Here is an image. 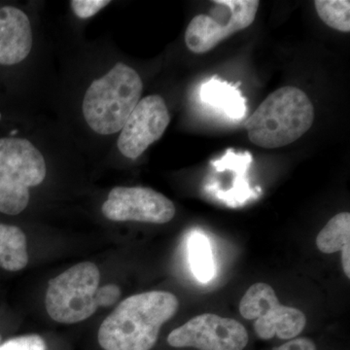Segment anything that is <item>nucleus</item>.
I'll return each mask as SVG.
<instances>
[{"label": "nucleus", "instance_id": "obj_1", "mask_svg": "<svg viewBox=\"0 0 350 350\" xmlns=\"http://www.w3.org/2000/svg\"><path fill=\"white\" fill-rule=\"evenodd\" d=\"M179 301L165 291L133 295L101 323L98 340L105 350H150L161 328L174 317Z\"/></svg>", "mask_w": 350, "mask_h": 350}, {"label": "nucleus", "instance_id": "obj_2", "mask_svg": "<svg viewBox=\"0 0 350 350\" xmlns=\"http://www.w3.org/2000/svg\"><path fill=\"white\" fill-rule=\"evenodd\" d=\"M314 107L305 92L283 87L273 92L246 120L253 144L266 149L293 144L312 128Z\"/></svg>", "mask_w": 350, "mask_h": 350}, {"label": "nucleus", "instance_id": "obj_3", "mask_svg": "<svg viewBox=\"0 0 350 350\" xmlns=\"http://www.w3.org/2000/svg\"><path fill=\"white\" fill-rule=\"evenodd\" d=\"M144 83L139 75L118 63L88 88L83 114L92 130L103 135L122 130L142 98Z\"/></svg>", "mask_w": 350, "mask_h": 350}, {"label": "nucleus", "instance_id": "obj_4", "mask_svg": "<svg viewBox=\"0 0 350 350\" xmlns=\"http://www.w3.org/2000/svg\"><path fill=\"white\" fill-rule=\"evenodd\" d=\"M47 174L41 152L24 138H0V213L17 215L27 208L29 189Z\"/></svg>", "mask_w": 350, "mask_h": 350}, {"label": "nucleus", "instance_id": "obj_5", "mask_svg": "<svg viewBox=\"0 0 350 350\" xmlns=\"http://www.w3.org/2000/svg\"><path fill=\"white\" fill-rule=\"evenodd\" d=\"M100 282L98 266L83 262L52 278L48 284L45 306L48 314L59 323L84 321L98 310L96 293Z\"/></svg>", "mask_w": 350, "mask_h": 350}, {"label": "nucleus", "instance_id": "obj_6", "mask_svg": "<svg viewBox=\"0 0 350 350\" xmlns=\"http://www.w3.org/2000/svg\"><path fill=\"white\" fill-rule=\"evenodd\" d=\"M244 319L255 320L254 330L262 340L273 337L293 340L306 324L305 313L298 308L283 306L271 285L258 282L251 285L239 303Z\"/></svg>", "mask_w": 350, "mask_h": 350}, {"label": "nucleus", "instance_id": "obj_7", "mask_svg": "<svg viewBox=\"0 0 350 350\" xmlns=\"http://www.w3.org/2000/svg\"><path fill=\"white\" fill-rule=\"evenodd\" d=\"M224 5L222 19L199 14L191 20L185 32L186 46L194 54H206L232 34L254 22L258 0H221Z\"/></svg>", "mask_w": 350, "mask_h": 350}, {"label": "nucleus", "instance_id": "obj_8", "mask_svg": "<svg viewBox=\"0 0 350 350\" xmlns=\"http://www.w3.org/2000/svg\"><path fill=\"white\" fill-rule=\"evenodd\" d=\"M167 342L200 350H243L248 344V333L237 320L204 313L174 329Z\"/></svg>", "mask_w": 350, "mask_h": 350}, {"label": "nucleus", "instance_id": "obj_9", "mask_svg": "<svg viewBox=\"0 0 350 350\" xmlns=\"http://www.w3.org/2000/svg\"><path fill=\"white\" fill-rule=\"evenodd\" d=\"M111 221L165 224L175 215L174 202L165 196L147 187H116L108 194L101 207Z\"/></svg>", "mask_w": 350, "mask_h": 350}, {"label": "nucleus", "instance_id": "obj_10", "mask_svg": "<svg viewBox=\"0 0 350 350\" xmlns=\"http://www.w3.org/2000/svg\"><path fill=\"white\" fill-rule=\"evenodd\" d=\"M170 122L169 109L162 96H145L122 128L118 138L120 152L126 158L135 160L163 137Z\"/></svg>", "mask_w": 350, "mask_h": 350}, {"label": "nucleus", "instance_id": "obj_11", "mask_svg": "<svg viewBox=\"0 0 350 350\" xmlns=\"http://www.w3.org/2000/svg\"><path fill=\"white\" fill-rule=\"evenodd\" d=\"M33 43L31 25L24 11L14 6L0 8V64L13 66L29 56Z\"/></svg>", "mask_w": 350, "mask_h": 350}, {"label": "nucleus", "instance_id": "obj_12", "mask_svg": "<svg viewBox=\"0 0 350 350\" xmlns=\"http://www.w3.org/2000/svg\"><path fill=\"white\" fill-rule=\"evenodd\" d=\"M317 248L325 254L342 251L345 275L350 278V214L338 213L327 223L317 238Z\"/></svg>", "mask_w": 350, "mask_h": 350}, {"label": "nucleus", "instance_id": "obj_13", "mask_svg": "<svg viewBox=\"0 0 350 350\" xmlns=\"http://www.w3.org/2000/svg\"><path fill=\"white\" fill-rule=\"evenodd\" d=\"M29 262L25 234L16 226L0 224V267L19 271Z\"/></svg>", "mask_w": 350, "mask_h": 350}, {"label": "nucleus", "instance_id": "obj_14", "mask_svg": "<svg viewBox=\"0 0 350 350\" xmlns=\"http://www.w3.org/2000/svg\"><path fill=\"white\" fill-rule=\"evenodd\" d=\"M202 100L224 110L232 118H241L245 112L244 100L236 89L220 81H211L202 91Z\"/></svg>", "mask_w": 350, "mask_h": 350}, {"label": "nucleus", "instance_id": "obj_15", "mask_svg": "<svg viewBox=\"0 0 350 350\" xmlns=\"http://www.w3.org/2000/svg\"><path fill=\"white\" fill-rule=\"evenodd\" d=\"M189 259L193 273L200 282H209L215 275L211 244L200 232H194L189 239Z\"/></svg>", "mask_w": 350, "mask_h": 350}, {"label": "nucleus", "instance_id": "obj_16", "mask_svg": "<svg viewBox=\"0 0 350 350\" xmlns=\"http://www.w3.org/2000/svg\"><path fill=\"white\" fill-rule=\"evenodd\" d=\"M314 7L320 19L328 27L342 32L350 31L349 0H317Z\"/></svg>", "mask_w": 350, "mask_h": 350}, {"label": "nucleus", "instance_id": "obj_17", "mask_svg": "<svg viewBox=\"0 0 350 350\" xmlns=\"http://www.w3.org/2000/svg\"><path fill=\"white\" fill-rule=\"evenodd\" d=\"M0 350H47V347L40 336L27 335L6 340Z\"/></svg>", "mask_w": 350, "mask_h": 350}, {"label": "nucleus", "instance_id": "obj_18", "mask_svg": "<svg viewBox=\"0 0 350 350\" xmlns=\"http://www.w3.org/2000/svg\"><path fill=\"white\" fill-rule=\"evenodd\" d=\"M110 4L109 0H73L70 2L73 12L80 19H89Z\"/></svg>", "mask_w": 350, "mask_h": 350}, {"label": "nucleus", "instance_id": "obj_19", "mask_svg": "<svg viewBox=\"0 0 350 350\" xmlns=\"http://www.w3.org/2000/svg\"><path fill=\"white\" fill-rule=\"evenodd\" d=\"M121 297V289L118 285L107 284L98 288L96 293V303L100 306H110L114 305Z\"/></svg>", "mask_w": 350, "mask_h": 350}, {"label": "nucleus", "instance_id": "obj_20", "mask_svg": "<svg viewBox=\"0 0 350 350\" xmlns=\"http://www.w3.org/2000/svg\"><path fill=\"white\" fill-rule=\"evenodd\" d=\"M273 350H317L314 342L310 338H293Z\"/></svg>", "mask_w": 350, "mask_h": 350}, {"label": "nucleus", "instance_id": "obj_21", "mask_svg": "<svg viewBox=\"0 0 350 350\" xmlns=\"http://www.w3.org/2000/svg\"><path fill=\"white\" fill-rule=\"evenodd\" d=\"M18 133V131H11V137H13V135H17Z\"/></svg>", "mask_w": 350, "mask_h": 350}, {"label": "nucleus", "instance_id": "obj_22", "mask_svg": "<svg viewBox=\"0 0 350 350\" xmlns=\"http://www.w3.org/2000/svg\"><path fill=\"white\" fill-rule=\"evenodd\" d=\"M0 345H1V337H0Z\"/></svg>", "mask_w": 350, "mask_h": 350}, {"label": "nucleus", "instance_id": "obj_23", "mask_svg": "<svg viewBox=\"0 0 350 350\" xmlns=\"http://www.w3.org/2000/svg\"><path fill=\"white\" fill-rule=\"evenodd\" d=\"M0 119H1V114H0Z\"/></svg>", "mask_w": 350, "mask_h": 350}]
</instances>
